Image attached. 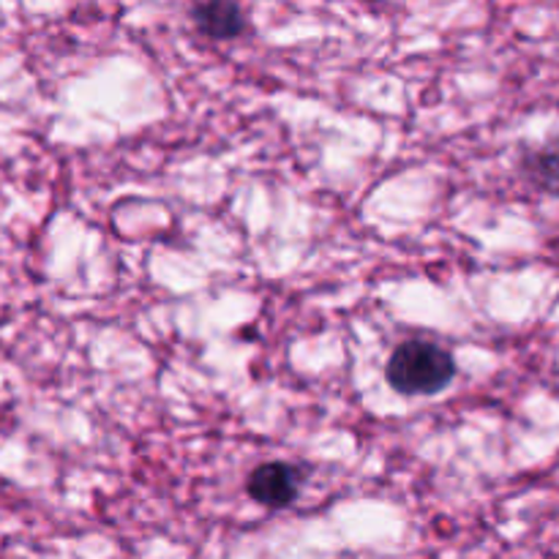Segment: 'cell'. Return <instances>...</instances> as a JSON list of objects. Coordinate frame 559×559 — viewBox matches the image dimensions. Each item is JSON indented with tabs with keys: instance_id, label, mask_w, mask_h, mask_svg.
<instances>
[{
	"instance_id": "277c9868",
	"label": "cell",
	"mask_w": 559,
	"mask_h": 559,
	"mask_svg": "<svg viewBox=\"0 0 559 559\" xmlns=\"http://www.w3.org/2000/svg\"><path fill=\"white\" fill-rule=\"evenodd\" d=\"M194 22L205 36L235 38L243 33V11L235 3H202L194 9Z\"/></svg>"
},
{
	"instance_id": "3957f363",
	"label": "cell",
	"mask_w": 559,
	"mask_h": 559,
	"mask_svg": "<svg viewBox=\"0 0 559 559\" xmlns=\"http://www.w3.org/2000/svg\"><path fill=\"white\" fill-rule=\"evenodd\" d=\"M522 169L535 189L559 197V136H551L540 147H533L522 158Z\"/></svg>"
},
{
	"instance_id": "7a4b0ae2",
	"label": "cell",
	"mask_w": 559,
	"mask_h": 559,
	"mask_svg": "<svg viewBox=\"0 0 559 559\" xmlns=\"http://www.w3.org/2000/svg\"><path fill=\"white\" fill-rule=\"evenodd\" d=\"M298 469L289 464H262L251 473L249 495L265 508H287L298 495Z\"/></svg>"
},
{
	"instance_id": "6da1fadb",
	"label": "cell",
	"mask_w": 559,
	"mask_h": 559,
	"mask_svg": "<svg viewBox=\"0 0 559 559\" xmlns=\"http://www.w3.org/2000/svg\"><path fill=\"white\" fill-rule=\"evenodd\" d=\"M456 377L451 353L431 342H404L388 360V382L404 396H429Z\"/></svg>"
}]
</instances>
